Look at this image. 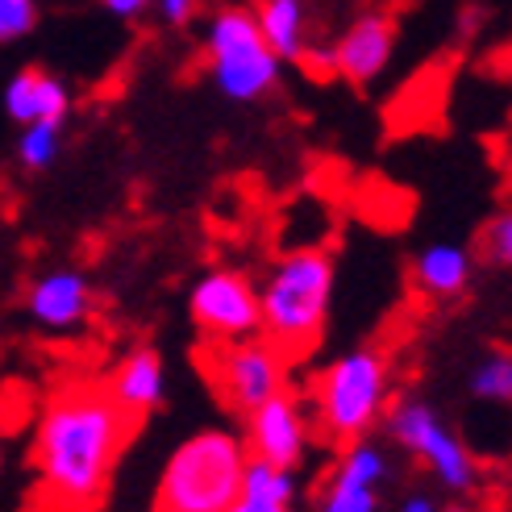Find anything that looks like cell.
Here are the masks:
<instances>
[{
  "instance_id": "1",
  "label": "cell",
  "mask_w": 512,
  "mask_h": 512,
  "mask_svg": "<svg viewBox=\"0 0 512 512\" xmlns=\"http://www.w3.org/2000/svg\"><path fill=\"white\" fill-rule=\"evenodd\" d=\"M130 433L134 417L121 413L105 383H63L42 404L34 429V475L46 504L59 512H96Z\"/></svg>"
},
{
  "instance_id": "2",
  "label": "cell",
  "mask_w": 512,
  "mask_h": 512,
  "mask_svg": "<svg viewBox=\"0 0 512 512\" xmlns=\"http://www.w3.org/2000/svg\"><path fill=\"white\" fill-rule=\"evenodd\" d=\"M334 288L338 267L329 259V250L304 246L279 254L259 284L263 338H271L292 358L309 354L325 334L329 309H334Z\"/></svg>"
},
{
  "instance_id": "3",
  "label": "cell",
  "mask_w": 512,
  "mask_h": 512,
  "mask_svg": "<svg viewBox=\"0 0 512 512\" xmlns=\"http://www.w3.org/2000/svg\"><path fill=\"white\" fill-rule=\"evenodd\" d=\"M396 400L392 358L379 346H350L334 354L317 371L309 392L313 425L329 442H354L367 438L388 417V404Z\"/></svg>"
},
{
  "instance_id": "4",
  "label": "cell",
  "mask_w": 512,
  "mask_h": 512,
  "mask_svg": "<svg viewBox=\"0 0 512 512\" xmlns=\"http://www.w3.org/2000/svg\"><path fill=\"white\" fill-rule=\"evenodd\" d=\"M250 450L225 425H204L179 442L155 483V512H225L238 496Z\"/></svg>"
},
{
  "instance_id": "5",
  "label": "cell",
  "mask_w": 512,
  "mask_h": 512,
  "mask_svg": "<svg viewBox=\"0 0 512 512\" xmlns=\"http://www.w3.org/2000/svg\"><path fill=\"white\" fill-rule=\"evenodd\" d=\"M204 71L229 105H259L279 88L284 59L267 46L250 5H225L204 21Z\"/></svg>"
},
{
  "instance_id": "6",
  "label": "cell",
  "mask_w": 512,
  "mask_h": 512,
  "mask_svg": "<svg viewBox=\"0 0 512 512\" xmlns=\"http://www.w3.org/2000/svg\"><path fill=\"white\" fill-rule=\"evenodd\" d=\"M383 438H388L400 454H408L417 467L429 471L433 488L450 496H471L479 488V458L463 442L442 408L425 396H396L383 417Z\"/></svg>"
},
{
  "instance_id": "7",
  "label": "cell",
  "mask_w": 512,
  "mask_h": 512,
  "mask_svg": "<svg viewBox=\"0 0 512 512\" xmlns=\"http://www.w3.org/2000/svg\"><path fill=\"white\" fill-rule=\"evenodd\" d=\"M209 371L221 400L234 408V413H250L263 400L288 392V375H292V354H284L271 338L254 334L242 342H225L213 350Z\"/></svg>"
},
{
  "instance_id": "8",
  "label": "cell",
  "mask_w": 512,
  "mask_h": 512,
  "mask_svg": "<svg viewBox=\"0 0 512 512\" xmlns=\"http://www.w3.org/2000/svg\"><path fill=\"white\" fill-rule=\"evenodd\" d=\"M188 317L200 329V338H209L213 346L263 334L259 284H254L242 267L204 271L188 292Z\"/></svg>"
},
{
  "instance_id": "9",
  "label": "cell",
  "mask_w": 512,
  "mask_h": 512,
  "mask_svg": "<svg viewBox=\"0 0 512 512\" xmlns=\"http://www.w3.org/2000/svg\"><path fill=\"white\" fill-rule=\"evenodd\" d=\"M396 479V446L379 438H354L338 450L313 512H383V488Z\"/></svg>"
},
{
  "instance_id": "10",
  "label": "cell",
  "mask_w": 512,
  "mask_h": 512,
  "mask_svg": "<svg viewBox=\"0 0 512 512\" xmlns=\"http://www.w3.org/2000/svg\"><path fill=\"white\" fill-rule=\"evenodd\" d=\"M246 450L250 458L284 471H300L313 454V413L292 388L263 400L246 413Z\"/></svg>"
},
{
  "instance_id": "11",
  "label": "cell",
  "mask_w": 512,
  "mask_h": 512,
  "mask_svg": "<svg viewBox=\"0 0 512 512\" xmlns=\"http://www.w3.org/2000/svg\"><path fill=\"white\" fill-rule=\"evenodd\" d=\"M96 292L80 267H46L25 288V313L50 338H71L92 321Z\"/></svg>"
},
{
  "instance_id": "12",
  "label": "cell",
  "mask_w": 512,
  "mask_h": 512,
  "mask_svg": "<svg viewBox=\"0 0 512 512\" xmlns=\"http://www.w3.org/2000/svg\"><path fill=\"white\" fill-rule=\"evenodd\" d=\"M392 55H396V17L383 13V9L358 13L346 30L334 38L338 75L346 84H358V88L375 84L379 75L388 71Z\"/></svg>"
},
{
  "instance_id": "13",
  "label": "cell",
  "mask_w": 512,
  "mask_h": 512,
  "mask_svg": "<svg viewBox=\"0 0 512 512\" xmlns=\"http://www.w3.org/2000/svg\"><path fill=\"white\" fill-rule=\"evenodd\" d=\"M105 392L121 404V413L150 417L167 404V363L155 346H134L125 358H117L105 375Z\"/></svg>"
},
{
  "instance_id": "14",
  "label": "cell",
  "mask_w": 512,
  "mask_h": 512,
  "mask_svg": "<svg viewBox=\"0 0 512 512\" xmlns=\"http://www.w3.org/2000/svg\"><path fill=\"white\" fill-rule=\"evenodd\" d=\"M408 279H413V288L425 296V300H458L471 279H475V254L463 246V242H429L413 254V263H408Z\"/></svg>"
},
{
  "instance_id": "15",
  "label": "cell",
  "mask_w": 512,
  "mask_h": 512,
  "mask_svg": "<svg viewBox=\"0 0 512 512\" xmlns=\"http://www.w3.org/2000/svg\"><path fill=\"white\" fill-rule=\"evenodd\" d=\"M5 117L17 125H34V121H67L71 113V88L59 80L55 71L42 67H21L9 75L5 92H0Z\"/></svg>"
},
{
  "instance_id": "16",
  "label": "cell",
  "mask_w": 512,
  "mask_h": 512,
  "mask_svg": "<svg viewBox=\"0 0 512 512\" xmlns=\"http://www.w3.org/2000/svg\"><path fill=\"white\" fill-rule=\"evenodd\" d=\"M296 500H300L296 471H284V467H271V463L250 458L246 475L238 483V496L225 512H296Z\"/></svg>"
},
{
  "instance_id": "17",
  "label": "cell",
  "mask_w": 512,
  "mask_h": 512,
  "mask_svg": "<svg viewBox=\"0 0 512 512\" xmlns=\"http://www.w3.org/2000/svg\"><path fill=\"white\" fill-rule=\"evenodd\" d=\"M254 21L284 63H300L304 46H309V0H254Z\"/></svg>"
},
{
  "instance_id": "18",
  "label": "cell",
  "mask_w": 512,
  "mask_h": 512,
  "mask_svg": "<svg viewBox=\"0 0 512 512\" xmlns=\"http://www.w3.org/2000/svg\"><path fill=\"white\" fill-rule=\"evenodd\" d=\"M467 392L475 404H500L512 413V350H488L467 371Z\"/></svg>"
},
{
  "instance_id": "19",
  "label": "cell",
  "mask_w": 512,
  "mask_h": 512,
  "mask_svg": "<svg viewBox=\"0 0 512 512\" xmlns=\"http://www.w3.org/2000/svg\"><path fill=\"white\" fill-rule=\"evenodd\" d=\"M13 155H17V163L30 171V175L50 171V167L59 163V155H63V121H34V125H21Z\"/></svg>"
},
{
  "instance_id": "20",
  "label": "cell",
  "mask_w": 512,
  "mask_h": 512,
  "mask_svg": "<svg viewBox=\"0 0 512 512\" xmlns=\"http://www.w3.org/2000/svg\"><path fill=\"white\" fill-rule=\"evenodd\" d=\"M479 259L496 271H512V209H500L479 229Z\"/></svg>"
},
{
  "instance_id": "21",
  "label": "cell",
  "mask_w": 512,
  "mask_h": 512,
  "mask_svg": "<svg viewBox=\"0 0 512 512\" xmlns=\"http://www.w3.org/2000/svg\"><path fill=\"white\" fill-rule=\"evenodd\" d=\"M42 21L38 0H0V46L25 42Z\"/></svg>"
},
{
  "instance_id": "22",
  "label": "cell",
  "mask_w": 512,
  "mask_h": 512,
  "mask_svg": "<svg viewBox=\"0 0 512 512\" xmlns=\"http://www.w3.org/2000/svg\"><path fill=\"white\" fill-rule=\"evenodd\" d=\"M438 492H442V488L413 483V488H404V492L396 496V508H392V512H446V504H442Z\"/></svg>"
},
{
  "instance_id": "23",
  "label": "cell",
  "mask_w": 512,
  "mask_h": 512,
  "mask_svg": "<svg viewBox=\"0 0 512 512\" xmlns=\"http://www.w3.org/2000/svg\"><path fill=\"white\" fill-rule=\"evenodd\" d=\"M300 67L313 75V80H334L338 63H334V42H309L300 55Z\"/></svg>"
},
{
  "instance_id": "24",
  "label": "cell",
  "mask_w": 512,
  "mask_h": 512,
  "mask_svg": "<svg viewBox=\"0 0 512 512\" xmlns=\"http://www.w3.org/2000/svg\"><path fill=\"white\" fill-rule=\"evenodd\" d=\"M113 21H138L146 13H155V0H96Z\"/></svg>"
},
{
  "instance_id": "25",
  "label": "cell",
  "mask_w": 512,
  "mask_h": 512,
  "mask_svg": "<svg viewBox=\"0 0 512 512\" xmlns=\"http://www.w3.org/2000/svg\"><path fill=\"white\" fill-rule=\"evenodd\" d=\"M155 13L167 25H188L200 13V0H155Z\"/></svg>"
},
{
  "instance_id": "26",
  "label": "cell",
  "mask_w": 512,
  "mask_h": 512,
  "mask_svg": "<svg viewBox=\"0 0 512 512\" xmlns=\"http://www.w3.org/2000/svg\"><path fill=\"white\" fill-rule=\"evenodd\" d=\"M0 467H5V438H0Z\"/></svg>"
}]
</instances>
